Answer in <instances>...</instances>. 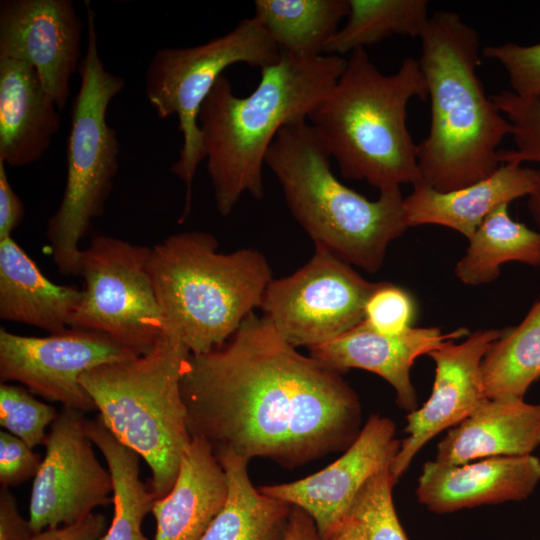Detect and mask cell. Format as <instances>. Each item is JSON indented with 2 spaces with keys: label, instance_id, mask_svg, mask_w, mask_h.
Returning <instances> with one entry per match:
<instances>
[{
  "label": "cell",
  "instance_id": "cell-40",
  "mask_svg": "<svg viewBox=\"0 0 540 540\" xmlns=\"http://www.w3.org/2000/svg\"><path fill=\"white\" fill-rule=\"evenodd\" d=\"M323 540H366L360 522L348 515Z\"/></svg>",
  "mask_w": 540,
  "mask_h": 540
},
{
  "label": "cell",
  "instance_id": "cell-18",
  "mask_svg": "<svg viewBox=\"0 0 540 540\" xmlns=\"http://www.w3.org/2000/svg\"><path fill=\"white\" fill-rule=\"evenodd\" d=\"M540 483V459L534 455L490 457L460 465L428 461L419 476L416 497L434 513L528 498Z\"/></svg>",
  "mask_w": 540,
  "mask_h": 540
},
{
  "label": "cell",
  "instance_id": "cell-10",
  "mask_svg": "<svg viewBox=\"0 0 540 540\" xmlns=\"http://www.w3.org/2000/svg\"><path fill=\"white\" fill-rule=\"evenodd\" d=\"M151 248L98 235L82 250L81 300L70 327L110 336L136 355L148 353L164 333L149 275Z\"/></svg>",
  "mask_w": 540,
  "mask_h": 540
},
{
  "label": "cell",
  "instance_id": "cell-5",
  "mask_svg": "<svg viewBox=\"0 0 540 540\" xmlns=\"http://www.w3.org/2000/svg\"><path fill=\"white\" fill-rule=\"evenodd\" d=\"M316 129L300 119L280 129L265 165L277 178L286 205L315 245L367 272L383 265L389 244L409 228L400 187L368 200L339 181Z\"/></svg>",
  "mask_w": 540,
  "mask_h": 540
},
{
  "label": "cell",
  "instance_id": "cell-11",
  "mask_svg": "<svg viewBox=\"0 0 540 540\" xmlns=\"http://www.w3.org/2000/svg\"><path fill=\"white\" fill-rule=\"evenodd\" d=\"M376 285L326 248L315 245L304 266L270 281L260 308L290 345L311 349L362 323L365 303Z\"/></svg>",
  "mask_w": 540,
  "mask_h": 540
},
{
  "label": "cell",
  "instance_id": "cell-7",
  "mask_svg": "<svg viewBox=\"0 0 540 540\" xmlns=\"http://www.w3.org/2000/svg\"><path fill=\"white\" fill-rule=\"evenodd\" d=\"M189 349L163 333L144 355L106 363L80 376L99 418L150 467L154 496H166L192 437L180 381Z\"/></svg>",
  "mask_w": 540,
  "mask_h": 540
},
{
  "label": "cell",
  "instance_id": "cell-1",
  "mask_svg": "<svg viewBox=\"0 0 540 540\" xmlns=\"http://www.w3.org/2000/svg\"><path fill=\"white\" fill-rule=\"evenodd\" d=\"M191 437L214 454L296 468L349 447L361 405L341 374L250 313L222 345L187 357L180 381Z\"/></svg>",
  "mask_w": 540,
  "mask_h": 540
},
{
  "label": "cell",
  "instance_id": "cell-21",
  "mask_svg": "<svg viewBox=\"0 0 540 540\" xmlns=\"http://www.w3.org/2000/svg\"><path fill=\"white\" fill-rule=\"evenodd\" d=\"M227 495V475L212 448L203 439L192 437L172 489L154 501V540H199Z\"/></svg>",
  "mask_w": 540,
  "mask_h": 540
},
{
  "label": "cell",
  "instance_id": "cell-37",
  "mask_svg": "<svg viewBox=\"0 0 540 540\" xmlns=\"http://www.w3.org/2000/svg\"><path fill=\"white\" fill-rule=\"evenodd\" d=\"M24 215V205L9 183L5 163L0 161V240L12 236Z\"/></svg>",
  "mask_w": 540,
  "mask_h": 540
},
{
  "label": "cell",
  "instance_id": "cell-31",
  "mask_svg": "<svg viewBox=\"0 0 540 540\" xmlns=\"http://www.w3.org/2000/svg\"><path fill=\"white\" fill-rule=\"evenodd\" d=\"M56 409L34 398L23 387L0 385V425L30 448L44 445L46 428L58 417Z\"/></svg>",
  "mask_w": 540,
  "mask_h": 540
},
{
  "label": "cell",
  "instance_id": "cell-22",
  "mask_svg": "<svg viewBox=\"0 0 540 540\" xmlns=\"http://www.w3.org/2000/svg\"><path fill=\"white\" fill-rule=\"evenodd\" d=\"M540 446V403L486 399L438 443L435 461L460 465L506 456H526Z\"/></svg>",
  "mask_w": 540,
  "mask_h": 540
},
{
  "label": "cell",
  "instance_id": "cell-24",
  "mask_svg": "<svg viewBox=\"0 0 540 540\" xmlns=\"http://www.w3.org/2000/svg\"><path fill=\"white\" fill-rule=\"evenodd\" d=\"M215 456L227 475L228 495L199 540H281L292 506L252 485L247 460L229 452Z\"/></svg>",
  "mask_w": 540,
  "mask_h": 540
},
{
  "label": "cell",
  "instance_id": "cell-38",
  "mask_svg": "<svg viewBox=\"0 0 540 540\" xmlns=\"http://www.w3.org/2000/svg\"><path fill=\"white\" fill-rule=\"evenodd\" d=\"M35 532L29 520L19 513L16 500L8 488L0 490V540H31Z\"/></svg>",
  "mask_w": 540,
  "mask_h": 540
},
{
  "label": "cell",
  "instance_id": "cell-3",
  "mask_svg": "<svg viewBox=\"0 0 540 540\" xmlns=\"http://www.w3.org/2000/svg\"><path fill=\"white\" fill-rule=\"evenodd\" d=\"M420 40L431 105L429 132L418 144L421 185L448 192L499 167L498 146L512 126L485 92L477 73L479 35L458 13L435 12Z\"/></svg>",
  "mask_w": 540,
  "mask_h": 540
},
{
  "label": "cell",
  "instance_id": "cell-27",
  "mask_svg": "<svg viewBox=\"0 0 540 540\" xmlns=\"http://www.w3.org/2000/svg\"><path fill=\"white\" fill-rule=\"evenodd\" d=\"M84 427L105 458L113 482V517L100 540H149L142 532V522L156 497L140 479V456L123 445L98 416L85 418Z\"/></svg>",
  "mask_w": 540,
  "mask_h": 540
},
{
  "label": "cell",
  "instance_id": "cell-16",
  "mask_svg": "<svg viewBox=\"0 0 540 540\" xmlns=\"http://www.w3.org/2000/svg\"><path fill=\"white\" fill-rule=\"evenodd\" d=\"M502 333L503 329L477 330L460 343L449 341L428 354L435 363L433 388L423 406L407 415V437L390 465L395 483L428 441L458 425L487 399L481 363Z\"/></svg>",
  "mask_w": 540,
  "mask_h": 540
},
{
  "label": "cell",
  "instance_id": "cell-15",
  "mask_svg": "<svg viewBox=\"0 0 540 540\" xmlns=\"http://www.w3.org/2000/svg\"><path fill=\"white\" fill-rule=\"evenodd\" d=\"M399 446L393 421L371 415L343 455L324 469L297 481L258 489L305 511L323 539L349 515L365 483L390 467Z\"/></svg>",
  "mask_w": 540,
  "mask_h": 540
},
{
  "label": "cell",
  "instance_id": "cell-17",
  "mask_svg": "<svg viewBox=\"0 0 540 540\" xmlns=\"http://www.w3.org/2000/svg\"><path fill=\"white\" fill-rule=\"evenodd\" d=\"M469 334L465 327L443 333L438 327L413 326L401 334L389 335L362 322L335 339L311 348L310 356L340 374L357 368L379 375L393 387L398 406L410 413L418 408L410 378L414 361Z\"/></svg>",
  "mask_w": 540,
  "mask_h": 540
},
{
  "label": "cell",
  "instance_id": "cell-9",
  "mask_svg": "<svg viewBox=\"0 0 540 540\" xmlns=\"http://www.w3.org/2000/svg\"><path fill=\"white\" fill-rule=\"evenodd\" d=\"M281 51L255 18L242 19L232 30L192 47H164L151 57L144 75L145 95L160 119L176 115L182 145L170 171L185 185L179 218L190 214L192 184L205 159L198 116L218 78L229 66L244 63L263 68L276 64Z\"/></svg>",
  "mask_w": 540,
  "mask_h": 540
},
{
  "label": "cell",
  "instance_id": "cell-8",
  "mask_svg": "<svg viewBox=\"0 0 540 540\" xmlns=\"http://www.w3.org/2000/svg\"><path fill=\"white\" fill-rule=\"evenodd\" d=\"M87 46L79 66L80 85L71 109L67 138V174L64 193L48 220L46 236L58 271L80 273V241L93 219L100 217L119 169L117 131L106 115L125 80L108 71L98 49L95 12L85 1Z\"/></svg>",
  "mask_w": 540,
  "mask_h": 540
},
{
  "label": "cell",
  "instance_id": "cell-12",
  "mask_svg": "<svg viewBox=\"0 0 540 540\" xmlns=\"http://www.w3.org/2000/svg\"><path fill=\"white\" fill-rule=\"evenodd\" d=\"M134 352L110 336L69 327L45 337L0 329V380L24 384L42 398L82 413L96 406L80 376L103 364L134 358Z\"/></svg>",
  "mask_w": 540,
  "mask_h": 540
},
{
  "label": "cell",
  "instance_id": "cell-19",
  "mask_svg": "<svg viewBox=\"0 0 540 540\" xmlns=\"http://www.w3.org/2000/svg\"><path fill=\"white\" fill-rule=\"evenodd\" d=\"M59 112L30 64L0 58V161L11 167L39 161L59 131Z\"/></svg>",
  "mask_w": 540,
  "mask_h": 540
},
{
  "label": "cell",
  "instance_id": "cell-30",
  "mask_svg": "<svg viewBox=\"0 0 540 540\" xmlns=\"http://www.w3.org/2000/svg\"><path fill=\"white\" fill-rule=\"evenodd\" d=\"M394 484L387 467L372 476L357 494L349 515L360 522L366 540H408L394 508Z\"/></svg>",
  "mask_w": 540,
  "mask_h": 540
},
{
  "label": "cell",
  "instance_id": "cell-20",
  "mask_svg": "<svg viewBox=\"0 0 540 540\" xmlns=\"http://www.w3.org/2000/svg\"><path fill=\"white\" fill-rule=\"evenodd\" d=\"M537 182V169L502 163L488 177L469 186L439 192L428 186L413 188L404 197L409 228L440 225L469 239L495 209L515 199L529 196Z\"/></svg>",
  "mask_w": 540,
  "mask_h": 540
},
{
  "label": "cell",
  "instance_id": "cell-4",
  "mask_svg": "<svg viewBox=\"0 0 540 540\" xmlns=\"http://www.w3.org/2000/svg\"><path fill=\"white\" fill-rule=\"evenodd\" d=\"M426 100L419 61L407 57L383 74L365 49L352 51L332 89L307 121L316 129L343 177L365 181L379 192L422 184L418 145L407 128L412 98Z\"/></svg>",
  "mask_w": 540,
  "mask_h": 540
},
{
  "label": "cell",
  "instance_id": "cell-6",
  "mask_svg": "<svg viewBox=\"0 0 540 540\" xmlns=\"http://www.w3.org/2000/svg\"><path fill=\"white\" fill-rule=\"evenodd\" d=\"M217 249L216 238L201 231L170 235L151 248L148 270L164 333L193 354L225 343L261 306L273 279L258 250Z\"/></svg>",
  "mask_w": 540,
  "mask_h": 540
},
{
  "label": "cell",
  "instance_id": "cell-28",
  "mask_svg": "<svg viewBox=\"0 0 540 540\" xmlns=\"http://www.w3.org/2000/svg\"><path fill=\"white\" fill-rule=\"evenodd\" d=\"M481 375L488 399H524L540 377V298L517 326L503 329L482 360Z\"/></svg>",
  "mask_w": 540,
  "mask_h": 540
},
{
  "label": "cell",
  "instance_id": "cell-13",
  "mask_svg": "<svg viewBox=\"0 0 540 540\" xmlns=\"http://www.w3.org/2000/svg\"><path fill=\"white\" fill-rule=\"evenodd\" d=\"M84 413L63 409L49 427L33 480L29 522L35 533L75 523L112 503L113 482L92 448Z\"/></svg>",
  "mask_w": 540,
  "mask_h": 540
},
{
  "label": "cell",
  "instance_id": "cell-34",
  "mask_svg": "<svg viewBox=\"0 0 540 540\" xmlns=\"http://www.w3.org/2000/svg\"><path fill=\"white\" fill-rule=\"evenodd\" d=\"M482 55L501 64L514 94L540 102V42L527 46L513 42L488 45Z\"/></svg>",
  "mask_w": 540,
  "mask_h": 540
},
{
  "label": "cell",
  "instance_id": "cell-23",
  "mask_svg": "<svg viewBox=\"0 0 540 540\" xmlns=\"http://www.w3.org/2000/svg\"><path fill=\"white\" fill-rule=\"evenodd\" d=\"M82 291L48 280L11 237L0 240V318L52 333L70 327Z\"/></svg>",
  "mask_w": 540,
  "mask_h": 540
},
{
  "label": "cell",
  "instance_id": "cell-32",
  "mask_svg": "<svg viewBox=\"0 0 540 540\" xmlns=\"http://www.w3.org/2000/svg\"><path fill=\"white\" fill-rule=\"evenodd\" d=\"M494 104L512 126L515 148L499 150V163L540 164V102L520 97L511 90L491 96Z\"/></svg>",
  "mask_w": 540,
  "mask_h": 540
},
{
  "label": "cell",
  "instance_id": "cell-36",
  "mask_svg": "<svg viewBox=\"0 0 540 540\" xmlns=\"http://www.w3.org/2000/svg\"><path fill=\"white\" fill-rule=\"evenodd\" d=\"M105 528L106 518L102 514L91 513L75 523L39 531L31 540H99Z\"/></svg>",
  "mask_w": 540,
  "mask_h": 540
},
{
  "label": "cell",
  "instance_id": "cell-2",
  "mask_svg": "<svg viewBox=\"0 0 540 540\" xmlns=\"http://www.w3.org/2000/svg\"><path fill=\"white\" fill-rule=\"evenodd\" d=\"M346 65L338 55L301 59L281 52L280 60L261 70L248 96L233 92L221 75L203 102L198 125L215 205L228 216L241 196L264 195L262 168L266 153L282 127L307 119L332 89Z\"/></svg>",
  "mask_w": 540,
  "mask_h": 540
},
{
  "label": "cell",
  "instance_id": "cell-33",
  "mask_svg": "<svg viewBox=\"0 0 540 540\" xmlns=\"http://www.w3.org/2000/svg\"><path fill=\"white\" fill-rule=\"evenodd\" d=\"M416 302L409 291L389 282H377L364 306L363 322L371 329L389 335L413 327Z\"/></svg>",
  "mask_w": 540,
  "mask_h": 540
},
{
  "label": "cell",
  "instance_id": "cell-29",
  "mask_svg": "<svg viewBox=\"0 0 540 540\" xmlns=\"http://www.w3.org/2000/svg\"><path fill=\"white\" fill-rule=\"evenodd\" d=\"M342 28L327 41L324 55H344L392 35L420 38L429 21L427 0H348Z\"/></svg>",
  "mask_w": 540,
  "mask_h": 540
},
{
  "label": "cell",
  "instance_id": "cell-35",
  "mask_svg": "<svg viewBox=\"0 0 540 540\" xmlns=\"http://www.w3.org/2000/svg\"><path fill=\"white\" fill-rule=\"evenodd\" d=\"M42 460L23 440L7 432H0V483L15 487L35 477Z\"/></svg>",
  "mask_w": 540,
  "mask_h": 540
},
{
  "label": "cell",
  "instance_id": "cell-41",
  "mask_svg": "<svg viewBox=\"0 0 540 540\" xmlns=\"http://www.w3.org/2000/svg\"><path fill=\"white\" fill-rule=\"evenodd\" d=\"M527 207L540 232V167L537 169L536 186L528 196Z\"/></svg>",
  "mask_w": 540,
  "mask_h": 540
},
{
  "label": "cell",
  "instance_id": "cell-25",
  "mask_svg": "<svg viewBox=\"0 0 540 540\" xmlns=\"http://www.w3.org/2000/svg\"><path fill=\"white\" fill-rule=\"evenodd\" d=\"M254 16L280 51L301 59L324 55L349 13L348 0H255Z\"/></svg>",
  "mask_w": 540,
  "mask_h": 540
},
{
  "label": "cell",
  "instance_id": "cell-26",
  "mask_svg": "<svg viewBox=\"0 0 540 540\" xmlns=\"http://www.w3.org/2000/svg\"><path fill=\"white\" fill-rule=\"evenodd\" d=\"M465 255L456 263L454 273L464 284H489L508 262L540 267V232L513 220L508 205L491 212L468 239Z\"/></svg>",
  "mask_w": 540,
  "mask_h": 540
},
{
  "label": "cell",
  "instance_id": "cell-14",
  "mask_svg": "<svg viewBox=\"0 0 540 540\" xmlns=\"http://www.w3.org/2000/svg\"><path fill=\"white\" fill-rule=\"evenodd\" d=\"M83 28L72 0H1L0 58L30 64L63 111L82 60Z\"/></svg>",
  "mask_w": 540,
  "mask_h": 540
},
{
  "label": "cell",
  "instance_id": "cell-39",
  "mask_svg": "<svg viewBox=\"0 0 540 540\" xmlns=\"http://www.w3.org/2000/svg\"><path fill=\"white\" fill-rule=\"evenodd\" d=\"M281 540H323L313 519L302 509L292 506Z\"/></svg>",
  "mask_w": 540,
  "mask_h": 540
}]
</instances>
